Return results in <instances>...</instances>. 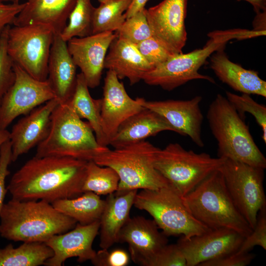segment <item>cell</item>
Segmentation results:
<instances>
[{"instance_id": "cell-1", "label": "cell", "mask_w": 266, "mask_h": 266, "mask_svg": "<svg viewBox=\"0 0 266 266\" xmlns=\"http://www.w3.org/2000/svg\"><path fill=\"white\" fill-rule=\"evenodd\" d=\"M87 161L68 157L34 156L12 176L7 186L12 198L52 203L83 193Z\"/></svg>"}, {"instance_id": "cell-2", "label": "cell", "mask_w": 266, "mask_h": 266, "mask_svg": "<svg viewBox=\"0 0 266 266\" xmlns=\"http://www.w3.org/2000/svg\"><path fill=\"white\" fill-rule=\"evenodd\" d=\"M77 222L42 200L11 199L0 214V237L9 240L44 242L72 229Z\"/></svg>"}, {"instance_id": "cell-3", "label": "cell", "mask_w": 266, "mask_h": 266, "mask_svg": "<svg viewBox=\"0 0 266 266\" xmlns=\"http://www.w3.org/2000/svg\"><path fill=\"white\" fill-rule=\"evenodd\" d=\"M36 147L38 157H68L87 161L109 148L98 143L90 125L78 116L70 101L59 103L54 109L49 133Z\"/></svg>"}, {"instance_id": "cell-4", "label": "cell", "mask_w": 266, "mask_h": 266, "mask_svg": "<svg viewBox=\"0 0 266 266\" xmlns=\"http://www.w3.org/2000/svg\"><path fill=\"white\" fill-rule=\"evenodd\" d=\"M206 118L217 142L218 157L266 168V159L248 126L226 97L217 95L209 105Z\"/></svg>"}, {"instance_id": "cell-5", "label": "cell", "mask_w": 266, "mask_h": 266, "mask_svg": "<svg viewBox=\"0 0 266 266\" xmlns=\"http://www.w3.org/2000/svg\"><path fill=\"white\" fill-rule=\"evenodd\" d=\"M260 35L259 32L254 30L214 31L208 34L210 39L202 48L171 57L147 72L142 80L149 85L160 86L168 91L195 79L205 80L215 83L212 77L199 72L207 59L214 52L225 47L230 40L247 39Z\"/></svg>"}, {"instance_id": "cell-6", "label": "cell", "mask_w": 266, "mask_h": 266, "mask_svg": "<svg viewBox=\"0 0 266 266\" xmlns=\"http://www.w3.org/2000/svg\"><path fill=\"white\" fill-rule=\"evenodd\" d=\"M182 197L193 216L209 229L227 228L244 237L252 232L235 206L220 169Z\"/></svg>"}, {"instance_id": "cell-7", "label": "cell", "mask_w": 266, "mask_h": 266, "mask_svg": "<svg viewBox=\"0 0 266 266\" xmlns=\"http://www.w3.org/2000/svg\"><path fill=\"white\" fill-rule=\"evenodd\" d=\"M159 149L143 140L114 150L108 148L97 155L93 161L117 173L120 180L116 194L133 190L156 189L170 184L154 166Z\"/></svg>"}, {"instance_id": "cell-8", "label": "cell", "mask_w": 266, "mask_h": 266, "mask_svg": "<svg viewBox=\"0 0 266 266\" xmlns=\"http://www.w3.org/2000/svg\"><path fill=\"white\" fill-rule=\"evenodd\" d=\"M133 205L147 212L166 236L181 235L190 238L210 229L193 216L182 196L170 184L141 190L135 196Z\"/></svg>"}, {"instance_id": "cell-9", "label": "cell", "mask_w": 266, "mask_h": 266, "mask_svg": "<svg viewBox=\"0 0 266 266\" xmlns=\"http://www.w3.org/2000/svg\"><path fill=\"white\" fill-rule=\"evenodd\" d=\"M226 159L212 157L205 152L187 150L178 143L159 148L154 161L156 169L182 197L193 190Z\"/></svg>"}, {"instance_id": "cell-10", "label": "cell", "mask_w": 266, "mask_h": 266, "mask_svg": "<svg viewBox=\"0 0 266 266\" xmlns=\"http://www.w3.org/2000/svg\"><path fill=\"white\" fill-rule=\"evenodd\" d=\"M55 33L40 24L9 27L7 52L17 65L34 78L47 79L48 62Z\"/></svg>"}, {"instance_id": "cell-11", "label": "cell", "mask_w": 266, "mask_h": 266, "mask_svg": "<svg viewBox=\"0 0 266 266\" xmlns=\"http://www.w3.org/2000/svg\"><path fill=\"white\" fill-rule=\"evenodd\" d=\"M219 169L235 206L253 229L258 212L266 207L265 169L228 159Z\"/></svg>"}, {"instance_id": "cell-12", "label": "cell", "mask_w": 266, "mask_h": 266, "mask_svg": "<svg viewBox=\"0 0 266 266\" xmlns=\"http://www.w3.org/2000/svg\"><path fill=\"white\" fill-rule=\"evenodd\" d=\"M14 82L0 103V127L3 129L17 117L55 98L47 79L37 80L14 64Z\"/></svg>"}, {"instance_id": "cell-13", "label": "cell", "mask_w": 266, "mask_h": 266, "mask_svg": "<svg viewBox=\"0 0 266 266\" xmlns=\"http://www.w3.org/2000/svg\"><path fill=\"white\" fill-rule=\"evenodd\" d=\"M187 5V0H163L145 9L152 37L174 55L183 53L186 43Z\"/></svg>"}, {"instance_id": "cell-14", "label": "cell", "mask_w": 266, "mask_h": 266, "mask_svg": "<svg viewBox=\"0 0 266 266\" xmlns=\"http://www.w3.org/2000/svg\"><path fill=\"white\" fill-rule=\"evenodd\" d=\"M244 237L227 228L210 229L199 235L186 238L176 244L186 261L187 266H199L204 262L236 252Z\"/></svg>"}, {"instance_id": "cell-15", "label": "cell", "mask_w": 266, "mask_h": 266, "mask_svg": "<svg viewBox=\"0 0 266 266\" xmlns=\"http://www.w3.org/2000/svg\"><path fill=\"white\" fill-rule=\"evenodd\" d=\"M202 97L197 96L188 100L147 101L139 98L144 107L162 116L175 130L182 135L188 136L196 145L204 146L201 129L203 116L200 104Z\"/></svg>"}, {"instance_id": "cell-16", "label": "cell", "mask_w": 266, "mask_h": 266, "mask_svg": "<svg viewBox=\"0 0 266 266\" xmlns=\"http://www.w3.org/2000/svg\"><path fill=\"white\" fill-rule=\"evenodd\" d=\"M116 37L115 33L106 32L73 37L67 42L68 51L89 88L99 86L107 50Z\"/></svg>"}, {"instance_id": "cell-17", "label": "cell", "mask_w": 266, "mask_h": 266, "mask_svg": "<svg viewBox=\"0 0 266 266\" xmlns=\"http://www.w3.org/2000/svg\"><path fill=\"white\" fill-rule=\"evenodd\" d=\"M100 100L102 127L109 143L120 125L144 107L140 104L139 98L133 99L128 95L123 82L110 69L104 78L103 98Z\"/></svg>"}, {"instance_id": "cell-18", "label": "cell", "mask_w": 266, "mask_h": 266, "mask_svg": "<svg viewBox=\"0 0 266 266\" xmlns=\"http://www.w3.org/2000/svg\"><path fill=\"white\" fill-rule=\"evenodd\" d=\"M118 242L128 244L130 257L134 263L149 266L157 252L167 244L168 239L159 231L154 220L137 216L130 217L123 226Z\"/></svg>"}, {"instance_id": "cell-19", "label": "cell", "mask_w": 266, "mask_h": 266, "mask_svg": "<svg viewBox=\"0 0 266 266\" xmlns=\"http://www.w3.org/2000/svg\"><path fill=\"white\" fill-rule=\"evenodd\" d=\"M99 230V220L88 225L77 223L71 231L51 236L44 243L53 255L44 265L61 266L72 257H77L79 263L91 261L96 253L92 245Z\"/></svg>"}, {"instance_id": "cell-20", "label": "cell", "mask_w": 266, "mask_h": 266, "mask_svg": "<svg viewBox=\"0 0 266 266\" xmlns=\"http://www.w3.org/2000/svg\"><path fill=\"white\" fill-rule=\"evenodd\" d=\"M53 99L35 108L21 118L10 132L12 162L37 146L47 136L52 113L59 104Z\"/></svg>"}, {"instance_id": "cell-21", "label": "cell", "mask_w": 266, "mask_h": 266, "mask_svg": "<svg viewBox=\"0 0 266 266\" xmlns=\"http://www.w3.org/2000/svg\"><path fill=\"white\" fill-rule=\"evenodd\" d=\"M76 66L67 48V42L55 34L48 62L47 80L60 103L70 100L77 82Z\"/></svg>"}, {"instance_id": "cell-22", "label": "cell", "mask_w": 266, "mask_h": 266, "mask_svg": "<svg viewBox=\"0 0 266 266\" xmlns=\"http://www.w3.org/2000/svg\"><path fill=\"white\" fill-rule=\"evenodd\" d=\"M13 25H47L60 34L67 24L76 0H26Z\"/></svg>"}, {"instance_id": "cell-23", "label": "cell", "mask_w": 266, "mask_h": 266, "mask_svg": "<svg viewBox=\"0 0 266 266\" xmlns=\"http://www.w3.org/2000/svg\"><path fill=\"white\" fill-rule=\"evenodd\" d=\"M224 49L222 47L210 56V67L219 79L236 91L266 98V82L258 72L232 62Z\"/></svg>"}, {"instance_id": "cell-24", "label": "cell", "mask_w": 266, "mask_h": 266, "mask_svg": "<svg viewBox=\"0 0 266 266\" xmlns=\"http://www.w3.org/2000/svg\"><path fill=\"white\" fill-rule=\"evenodd\" d=\"M108 49L104 60V68L113 71L119 79H128L131 85L142 80L144 75L153 69L135 44L117 36Z\"/></svg>"}, {"instance_id": "cell-25", "label": "cell", "mask_w": 266, "mask_h": 266, "mask_svg": "<svg viewBox=\"0 0 266 266\" xmlns=\"http://www.w3.org/2000/svg\"><path fill=\"white\" fill-rule=\"evenodd\" d=\"M174 129L160 115L147 108L131 116L119 127L109 145L117 149Z\"/></svg>"}, {"instance_id": "cell-26", "label": "cell", "mask_w": 266, "mask_h": 266, "mask_svg": "<svg viewBox=\"0 0 266 266\" xmlns=\"http://www.w3.org/2000/svg\"><path fill=\"white\" fill-rule=\"evenodd\" d=\"M137 190L121 194H109L100 218V246L109 248L118 242L119 233L130 218L131 208L133 205Z\"/></svg>"}, {"instance_id": "cell-27", "label": "cell", "mask_w": 266, "mask_h": 266, "mask_svg": "<svg viewBox=\"0 0 266 266\" xmlns=\"http://www.w3.org/2000/svg\"><path fill=\"white\" fill-rule=\"evenodd\" d=\"M70 102L78 116L87 120L98 143L103 146L109 145L101 125V100H95L91 97L89 87L81 73L77 74L75 89Z\"/></svg>"}, {"instance_id": "cell-28", "label": "cell", "mask_w": 266, "mask_h": 266, "mask_svg": "<svg viewBox=\"0 0 266 266\" xmlns=\"http://www.w3.org/2000/svg\"><path fill=\"white\" fill-rule=\"evenodd\" d=\"M51 204L57 210L77 223L88 225L100 220L105 200L93 192H85L78 197L58 200Z\"/></svg>"}, {"instance_id": "cell-29", "label": "cell", "mask_w": 266, "mask_h": 266, "mask_svg": "<svg viewBox=\"0 0 266 266\" xmlns=\"http://www.w3.org/2000/svg\"><path fill=\"white\" fill-rule=\"evenodd\" d=\"M53 255V250L44 242H25L18 247L9 244L0 248V266L44 265Z\"/></svg>"}, {"instance_id": "cell-30", "label": "cell", "mask_w": 266, "mask_h": 266, "mask_svg": "<svg viewBox=\"0 0 266 266\" xmlns=\"http://www.w3.org/2000/svg\"><path fill=\"white\" fill-rule=\"evenodd\" d=\"M133 0H108L95 8L92 34L118 30L126 20V11Z\"/></svg>"}, {"instance_id": "cell-31", "label": "cell", "mask_w": 266, "mask_h": 266, "mask_svg": "<svg viewBox=\"0 0 266 266\" xmlns=\"http://www.w3.org/2000/svg\"><path fill=\"white\" fill-rule=\"evenodd\" d=\"M119 177L113 168L100 166L93 161L87 162L82 190L98 195L115 193L118 187Z\"/></svg>"}, {"instance_id": "cell-32", "label": "cell", "mask_w": 266, "mask_h": 266, "mask_svg": "<svg viewBox=\"0 0 266 266\" xmlns=\"http://www.w3.org/2000/svg\"><path fill=\"white\" fill-rule=\"evenodd\" d=\"M95 8L91 0H76L68 17V23L60 34L62 38L67 42L73 37L92 34Z\"/></svg>"}, {"instance_id": "cell-33", "label": "cell", "mask_w": 266, "mask_h": 266, "mask_svg": "<svg viewBox=\"0 0 266 266\" xmlns=\"http://www.w3.org/2000/svg\"><path fill=\"white\" fill-rule=\"evenodd\" d=\"M115 33L118 38L135 45L152 37L145 14V8L126 19Z\"/></svg>"}, {"instance_id": "cell-34", "label": "cell", "mask_w": 266, "mask_h": 266, "mask_svg": "<svg viewBox=\"0 0 266 266\" xmlns=\"http://www.w3.org/2000/svg\"><path fill=\"white\" fill-rule=\"evenodd\" d=\"M226 98L244 119V114L248 112L255 118L262 131V139L266 143V106L254 100L249 94L238 95L227 91Z\"/></svg>"}, {"instance_id": "cell-35", "label": "cell", "mask_w": 266, "mask_h": 266, "mask_svg": "<svg viewBox=\"0 0 266 266\" xmlns=\"http://www.w3.org/2000/svg\"><path fill=\"white\" fill-rule=\"evenodd\" d=\"M7 26L0 34V103L15 79L14 63L7 52Z\"/></svg>"}, {"instance_id": "cell-36", "label": "cell", "mask_w": 266, "mask_h": 266, "mask_svg": "<svg viewBox=\"0 0 266 266\" xmlns=\"http://www.w3.org/2000/svg\"><path fill=\"white\" fill-rule=\"evenodd\" d=\"M256 246L266 250V207L258 212L257 222L251 233L244 238L238 253H249Z\"/></svg>"}, {"instance_id": "cell-37", "label": "cell", "mask_w": 266, "mask_h": 266, "mask_svg": "<svg viewBox=\"0 0 266 266\" xmlns=\"http://www.w3.org/2000/svg\"><path fill=\"white\" fill-rule=\"evenodd\" d=\"M135 46L153 68L175 55L153 37L135 44Z\"/></svg>"}, {"instance_id": "cell-38", "label": "cell", "mask_w": 266, "mask_h": 266, "mask_svg": "<svg viewBox=\"0 0 266 266\" xmlns=\"http://www.w3.org/2000/svg\"><path fill=\"white\" fill-rule=\"evenodd\" d=\"M149 266H187L186 261L177 244H167L153 257Z\"/></svg>"}, {"instance_id": "cell-39", "label": "cell", "mask_w": 266, "mask_h": 266, "mask_svg": "<svg viewBox=\"0 0 266 266\" xmlns=\"http://www.w3.org/2000/svg\"><path fill=\"white\" fill-rule=\"evenodd\" d=\"M130 259V255L123 249H116L108 251L107 249H101L96 252L91 262L96 266H126Z\"/></svg>"}, {"instance_id": "cell-40", "label": "cell", "mask_w": 266, "mask_h": 266, "mask_svg": "<svg viewBox=\"0 0 266 266\" xmlns=\"http://www.w3.org/2000/svg\"><path fill=\"white\" fill-rule=\"evenodd\" d=\"M11 162H12L11 145L8 140L0 148V214L7 191L5 181L10 173L8 166Z\"/></svg>"}, {"instance_id": "cell-41", "label": "cell", "mask_w": 266, "mask_h": 266, "mask_svg": "<svg viewBox=\"0 0 266 266\" xmlns=\"http://www.w3.org/2000/svg\"><path fill=\"white\" fill-rule=\"evenodd\" d=\"M255 255L237 252L201 263L199 266H246L249 265Z\"/></svg>"}, {"instance_id": "cell-42", "label": "cell", "mask_w": 266, "mask_h": 266, "mask_svg": "<svg viewBox=\"0 0 266 266\" xmlns=\"http://www.w3.org/2000/svg\"><path fill=\"white\" fill-rule=\"evenodd\" d=\"M25 5L24 3H5L0 1V34L13 23Z\"/></svg>"}, {"instance_id": "cell-43", "label": "cell", "mask_w": 266, "mask_h": 266, "mask_svg": "<svg viewBox=\"0 0 266 266\" xmlns=\"http://www.w3.org/2000/svg\"><path fill=\"white\" fill-rule=\"evenodd\" d=\"M148 0H133L131 5L124 13L126 19L133 16L137 12L144 9Z\"/></svg>"}, {"instance_id": "cell-44", "label": "cell", "mask_w": 266, "mask_h": 266, "mask_svg": "<svg viewBox=\"0 0 266 266\" xmlns=\"http://www.w3.org/2000/svg\"><path fill=\"white\" fill-rule=\"evenodd\" d=\"M250 3L256 13L266 10V0H243Z\"/></svg>"}, {"instance_id": "cell-45", "label": "cell", "mask_w": 266, "mask_h": 266, "mask_svg": "<svg viewBox=\"0 0 266 266\" xmlns=\"http://www.w3.org/2000/svg\"><path fill=\"white\" fill-rule=\"evenodd\" d=\"M9 136L10 132L0 127V148L4 143L9 140Z\"/></svg>"}, {"instance_id": "cell-46", "label": "cell", "mask_w": 266, "mask_h": 266, "mask_svg": "<svg viewBox=\"0 0 266 266\" xmlns=\"http://www.w3.org/2000/svg\"><path fill=\"white\" fill-rule=\"evenodd\" d=\"M21 0H0V2L5 3H19Z\"/></svg>"}, {"instance_id": "cell-47", "label": "cell", "mask_w": 266, "mask_h": 266, "mask_svg": "<svg viewBox=\"0 0 266 266\" xmlns=\"http://www.w3.org/2000/svg\"><path fill=\"white\" fill-rule=\"evenodd\" d=\"M107 0H98L99 2L100 3L104 2H105V1H107Z\"/></svg>"}]
</instances>
